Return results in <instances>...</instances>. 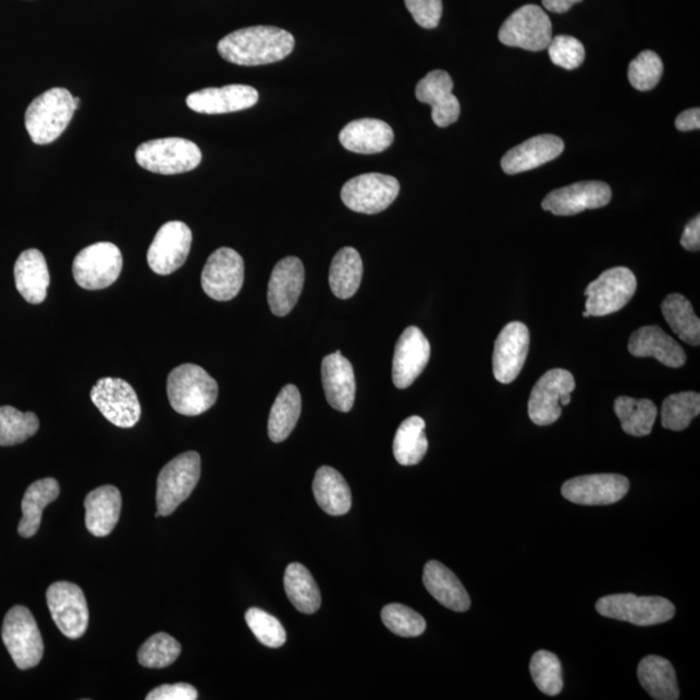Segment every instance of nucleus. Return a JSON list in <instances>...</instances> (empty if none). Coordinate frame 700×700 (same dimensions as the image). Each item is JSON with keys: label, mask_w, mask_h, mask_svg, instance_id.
I'll list each match as a JSON object with an SVG mask.
<instances>
[{"label": "nucleus", "mask_w": 700, "mask_h": 700, "mask_svg": "<svg viewBox=\"0 0 700 700\" xmlns=\"http://www.w3.org/2000/svg\"><path fill=\"white\" fill-rule=\"evenodd\" d=\"M217 49L229 63L242 66L268 65L291 56L295 49V38L277 26H249L223 37Z\"/></svg>", "instance_id": "nucleus-1"}, {"label": "nucleus", "mask_w": 700, "mask_h": 700, "mask_svg": "<svg viewBox=\"0 0 700 700\" xmlns=\"http://www.w3.org/2000/svg\"><path fill=\"white\" fill-rule=\"evenodd\" d=\"M78 106L79 99L63 87H53L34 99L25 112V127L33 143L45 146L56 142L71 124Z\"/></svg>", "instance_id": "nucleus-2"}, {"label": "nucleus", "mask_w": 700, "mask_h": 700, "mask_svg": "<svg viewBox=\"0 0 700 700\" xmlns=\"http://www.w3.org/2000/svg\"><path fill=\"white\" fill-rule=\"evenodd\" d=\"M168 397L173 409L182 416H200L216 404L219 384L202 367L181 365L169 373Z\"/></svg>", "instance_id": "nucleus-3"}, {"label": "nucleus", "mask_w": 700, "mask_h": 700, "mask_svg": "<svg viewBox=\"0 0 700 700\" xmlns=\"http://www.w3.org/2000/svg\"><path fill=\"white\" fill-rule=\"evenodd\" d=\"M200 148L183 138H161L143 143L135 160L143 169L156 174L173 175L192 172L200 165Z\"/></svg>", "instance_id": "nucleus-4"}, {"label": "nucleus", "mask_w": 700, "mask_h": 700, "mask_svg": "<svg viewBox=\"0 0 700 700\" xmlns=\"http://www.w3.org/2000/svg\"><path fill=\"white\" fill-rule=\"evenodd\" d=\"M201 475L199 453L186 452L170 460L158 478V513L172 515L193 494Z\"/></svg>", "instance_id": "nucleus-5"}, {"label": "nucleus", "mask_w": 700, "mask_h": 700, "mask_svg": "<svg viewBox=\"0 0 700 700\" xmlns=\"http://www.w3.org/2000/svg\"><path fill=\"white\" fill-rule=\"evenodd\" d=\"M2 638L12 661L19 670L37 667L42 661L45 644L36 618L24 606H15L7 613Z\"/></svg>", "instance_id": "nucleus-6"}, {"label": "nucleus", "mask_w": 700, "mask_h": 700, "mask_svg": "<svg viewBox=\"0 0 700 700\" xmlns=\"http://www.w3.org/2000/svg\"><path fill=\"white\" fill-rule=\"evenodd\" d=\"M597 613L614 621L627 622L638 627L667 623L676 614L673 603L663 597L613 594L601 598Z\"/></svg>", "instance_id": "nucleus-7"}, {"label": "nucleus", "mask_w": 700, "mask_h": 700, "mask_svg": "<svg viewBox=\"0 0 700 700\" xmlns=\"http://www.w3.org/2000/svg\"><path fill=\"white\" fill-rule=\"evenodd\" d=\"M122 271V254L110 242L91 244L81 250L73 261V277L81 288L105 290L119 280Z\"/></svg>", "instance_id": "nucleus-8"}, {"label": "nucleus", "mask_w": 700, "mask_h": 700, "mask_svg": "<svg viewBox=\"0 0 700 700\" xmlns=\"http://www.w3.org/2000/svg\"><path fill=\"white\" fill-rule=\"evenodd\" d=\"M499 38L509 47L527 51L548 49L553 38V26L548 13L540 5L526 4L508 16L501 26Z\"/></svg>", "instance_id": "nucleus-9"}, {"label": "nucleus", "mask_w": 700, "mask_h": 700, "mask_svg": "<svg viewBox=\"0 0 700 700\" xmlns=\"http://www.w3.org/2000/svg\"><path fill=\"white\" fill-rule=\"evenodd\" d=\"M400 194V183L394 176L367 173L346 182L342 200L353 212L378 214L392 206Z\"/></svg>", "instance_id": "nucleus-10"}, {"label": "nucleus", "mask_w": 700, "mask_h": 700, "mask_svg": "<svg viewBox=\"0 0 700 700\" xmlns=\"http://www.w3.org/2000/svg\"><path fill=\"white\" fill-rule=\"evenodd\" d=\"M637 280L628 268H613L604 271L586 290V310L590 317L613 315L634 298Z\"/></svg>", "instance_id": "nucleus-11"}, {"label": "nucleus", "mask_w": 700, "mask_h": 700, "mask_svg": "<svg viewBox=\"0 0 700 700\" xmlns=\"http://www.w3.org/2000/svg\"><path fill=\"white\" fill-rule=\"evenodd\" d=\"M47 606L53 623L65 637L78 640L88 628V607L83 589L76 584L58 581L47 589Z\"/></svg>", "instance_id": "nucleus-12"}, {"label": "nucleus", "mask_w": 700, "mask_h": 700, "mask_svg": "<svg viewBox=\"0 0 700 700\" xmlns=\"http://www.w3.org/2000/svg\"><path fill=\"white\" fill-rule=\"evenodd\" d=\"M90 397L110 423L132 428L138 423L142 407L137 392L122 379L103 378L93 386Z\"/></svg>", "instance_id": "nucleus-13"}, {"label": "nucleus", "mask_w": 700, "mask_h": 700, "mask_svg": "<svg viewBox=\"0 0 700 700\" xmlns=\"http://www.w3.org/2000/svg\"><path fill=\"white\" fill-rule=\"evenodd\" d=\"M244 261L236 250L220 248L209 256L201 273L204 292L216 302L233 300L243 287Z\"/></svg>", "instance_id": "nucleus-14"}, {"label": "nucleus", "mask_w": 700, "mask_h": 700, "mask_svg": "<svg viewBox=\"0 0 700 700\" xmlns=\"http://www.w3.org/2000/svg\"><path fill=\"white\" fill-rule=\"evenodd\" d=\"M193 246V233L186 223L162 224L147 254L149 268L159 275H170L183 267Z\"/></svg>", "instance_id": "nucleus-15"}, {"label": "nucleus", "mask_w": 700, "mask_h": 700, "mask_svg": "<svg viewBox=\"0 0 700 700\" xmlns=\"http://www.w3.org/2000/svg\"><path fill=\"white\" fill-rule=\"evenodd\" d=\"M573 373L563 369L549 370L533 386L528 401V416L536 426H550L562 416L561 400L575 390Z\"/></svg>", "instance_id": "nucleus-16"}, {"label": "nucleus", "mask_w": 700, "mask_h": 700, "mask_svg": "<svg viewBox=\"0 0 700 700\" xmlns=\"http://www.w3.org/2000/svg\"><path fill=\"white\" fill-rule=\"evenodd\" d=\"M629 480L623 475H586L564 482L562 494L576 505L606 506L622 501L629 492Z\"/></svg>", "instance_id": "nucleus-17"}, {"label": "nucleus", "mask_w": 700, "mask_h": 700, "mask_svg": "<svg viewBox=\"0 0 700 700\" xmlns=\"http://www.w3.org/2000/svg\"><path fill=\"white\" fill-rule=\"evenodd\" d=\"M607 183L598 181L577 182L554 189L542 201V208L555 216H575L584 210L606 207L611 200Z\"/></svg>", "instance_id": "nucleus-18"}, {"label": "nucleus", "mask_w": 700, "mask_h": 700, "mask_svg": "<svg viewBox=\"0 0 700 700\" xmlns=\"http://www.w3.org/2000/svg\"><path fill=\"white\" fill-rule=\"evenodd\" d=\"M431 357V345L418 328H407L394 348L392 379L400 390L409 389L425 371Z\"/></svg>", "instance_id": "nucleus-19"}, {"label": "nucleus", "mask_w": 700, "mask_h": 700, "mask_svg": "<svg viewBox=\"0 0 700 700\" xmlns=\"http://www.w3.org/2000/svg\"><path fill=\"white\" fill-rule=\"evenodd\" d=\"M529 342L525 323L512 322L501 331L493 352V373L500 383L509 384L519 377L527 361Z\"/></svg>", "instance_id": "nucleus-20"}, {"label": "nucleus", "mask_w": 700, "mask_h": 700, "mask_svg": "<svg viewBox=\"0 0 700 700\" xmlns=\"http://www.w3.org/2000/svg\"><path fill=\"white\" fill-rule=\"evenodd\" d=\"M258 98L260 95L253 86L229 85L189 94L186 103L189 110L197 113L223 114L248 110L257 105Z\"/></svg>", "instance_id": "nucleus-21"}, {"label": "nucleus", "mask_w": 700, "mask_h": 700, "mask_svg": "<svg viewBox=\"0 0 700 700\" xmlns=\"http://www.w3.org/2000/svg\"><path fill=\"white\" fill-rule=\"evenodd\" d=\"M453 88L451 74L440 70L428 73L417 85V99L432 107V120L439 127L451 126L459 119L460 105Z\"/></svg>", "instance_id": "nucleus-22"}, {"label": "nucleus", "mask_w": 700, "mask_h": 700, "mask_svg": "<svg viewBox=\"0 0 700 700\" xmlns=\"http://www.w3.org/2000/svg\"><path fill=\"white\" fill-rule=\"evenodd\" d=\"M304 282L305 269L300 258L285 257L275 265L268 287V302L275 316L290 315L300 298Z\"/></svg>", "instance_id": "nucleus-23"}, {"label": "nucleus", "mask_w": 700, "mask_h": 700, "mask_svg": "<svg viewBox=\"0 0 700 700\" xmlns=\"http://www.w3.org/2000/svg\"><path fill=\"white\" fill-rule=\"evenodd\" d=\"M563 149L564 143L560 137L552 134L537 135L509 149L502 158L501 167L509 175L529 172L560 158Z\"/></svg>", "instance_id": "nucleus-24"}, {"label": "nucleus", "mask_w": 700, "mask_h": 700, "mask_svg": "<svg viewBox=\"0 0 700 700\" xmlns=\"http://www.w3.org/2000/svg\"><path fill=\"white\" fill-rule=\"evenodd\" d=\"M322 382L330 406L349 413L356 400V378L353 366L339 351L322 361Z\"/></svg>", "instance_id": "nucleus-25"}, {"label": "nucleus", "mask_w": 700, "mask_h": 700, "mask_svg": "<svg viewBox=\"0 0 700 700\" xmlns=\"http://www.w3.org/2000/svg\"><path fill=\"white\" fill-rule=\"evenodd\" d=\"M628 349L631 356L654 357L656 361L673 369H678L686 363L683 346L659 326H644L634 332L629 339Z\"/></svg>", "instance_id": "nucleus-26"}, {"label": "nucleus", "mask_w": 700, "mask_h": 700, "mask_svg": "<svg viewBox=\"0 0 700 700\" xmlns=\"http://www.w3.org/2000/svg\"><path fill=\"white\" fill-rule=\"evenodd\" d=\"M345 149L361 155L384 152L392 146L394 133L382 120L361 119L349 122L339 134Z\"/></svg>", "instance_id": "nucleus-27"}, {"label": "nucleus", "mask_w": 700, "mask_h": 700, "mask_svg": "<svg viewBox=\"0 0 700 700\" xmlns=\"http://www.w3.org/2000/svg\"><path fill=\"white\" fill-rule=\"evenodd\" d=\"M122 499L118 488L103 486L94 489L85 500L86 528L95 537L111 535L118 526Z\"/></svg>", "instance_id": "nucleus-28"}, {"label": "nucleus", "mask_w": 700, "mask_h": 700, "mask_svg": "<svg viewBox=\"0 0 700 700\" xmlns=\"http://www.w3.org/2000/svg\"><path fill=\"white\" fill-rule=\"evenodd\" d=\"M16 288L29 304H42L50 287V271L38 249L24 250L15 263Z\"/></svg>", "instance_id": "nucleus-29"}, {"label": "nucleus", "mask_w": 700, "mask_h": 700, "mask_svg": "<svg viewBox=\"0 0 700 700\" xmlns=\"http://www.w3.org/2000/svg\"><path fill=\"white\" fill-rule=\"evenodd\" d=\"M423 584L430 594L449 610L465 613L471 607V598L458 577L438 561L426 564Z\"/></svg>", "instance_id": "nucleus-30"}, {"label": "nucleus", "mask_w": 700, "mask_h": 700, "mask_svg": "<svg viewBox=\"0 0 700 700\" xmlns=\"http://www.w3.org/2000/svg\"><path fill=\"white\" fill-rule=\"evenodd\" d=\"M312 493L319 507L332 516H342L349 513L352 507V492L348 482L335 468L323 466L316 474L312 481Z\"/></svg>", "instance_id": "nucleus-31"}, {"label": "nucleus", "mask_w": 700, "mask_h": 700, "mask_svg": "<svg viewBox=\"0 0 700 700\" xmlns=\"http://www.w3.org/2000/svg\"><path fill=\"white\" fill-rule=\"evenodd\" d=\"M60 494L58 480L45 478L33 482L24 494L22 509L23 519L19 525V533L24 539H30L39 531L44 509L57 501Z\"/></svg>", "instance_id": "nucleus-32"}, {"label": "nucleus", "mask_w": 700, "mask_h": 700, "mask_svg": "<svg viewBox=\"0 0 700 700\" xmlns=\"http://www.w3.org/2000/svg\"><path fill=\"white\" fill-rule=\"evenodd\" d=\"M642 688L656 700H677L679 690L675 668L667 659L649 655L637 671Z\"/></svg>", "instance_id": "nucleus-33"}, {"label": "nucleus", "mask_w": 700, "mask_h": 700, "mask_svg": "<svg viewBox=\"0 0 700 700\" xmlns=\"http://www.w3.org/2000/svg\"><path fill=\"white\" fill-rule=\"evenodd\" d=\"M364 274L363 258L352 247L340 249L332 260L329 283L332 294L346 300L356 295Z\"/></svg>", "instance_id": "nucleus-34"}, {"label": "nucleus", "mask_w": 700, "mask_h": 700, "mask_svg": "<svg viewBox=\"0 0 700 700\" xmlns=\"http://www.w3.org/2000/svg\"><path fill=\"white\" fill-rule=\"evenodd\" d=\"M285 594L303 614H315L321 607V591L309 569L300 563H291L284 574Z\"/></svg>", "instance_id": "nucleus-35"}, {"label": "nucleus", "mask_w": 700, "mask_h": 700, "mask_svg": "<svg viewBox=\"0 0 700 700\" xmlns=\"http://www.w3.org/2000/svg\"><path fill=\"white\" fill-rule=\"evenodd\" d=\"M302 414V394L294 384L285 385L278 394L270 410L269 438L274 443H282L296 427Z\"/></svg>", "instance_id": "nucleus-36"}, {"label": "nucleus", "mask_w": 700, "mask_h": 700, "mask_svg": "<svg viewBox=\"0 0 700 700\" xmlns=\"http://www.w3.org/2000/svg\"><path fill=\"white\" fill-rule=\"evenodd\" d=\"M428 451L426 421L414 416L400 425L393 440L394 458L403 466H416L425 458Z\"/></svg>", "instance_id": "nucleus-37"}, {"label": "nucleus", "mask_w": 700, "mask_h": 700, "mask_svg": "<svg viewBox=\"0 0 700 700\" xmlns=\"http://www.w3.org/2000/svg\"><path fill=\"white\" fill-rule=\"evenodd\" d=\"M614 410L622 428L630 437L642 438L651 433L658 417V407L650 400L627 396L616 398Z\"/></svg>", "instance_id": "nucleus-38"}, {"label": "nucleus", "mask_w": 700, "mask_h": 700, "mask_svg": "<svg viewBox=\"0 0 700 700\" xmlns=\"http://www.w3.org/2000/svg\"><path fill=\"white\" fill-rule=\"evenodd\" d=\"M662 312L672 331L683 342L692 346L700 344V321L688 298L679 294L665 297Z\"/></svg>", "instance_id": "nucleus-39"}, {"label": "nucleus", "mask_w": 700, "mask_h": 700, "mask_svg": "<svg viewBox=\"0 0 700 700\" xmlns=\"http://www.w3.org/2000/svg\"><path fill=\"white\" fill-rule=\"evenodd\" d=\"M39 430L36 414L23 413L12 406H0V446H12L29 440Z\"/></svg>", "instance_id": "nucleus-40"}, {"label": "nucleus", "mask_w": 700, "mask_h": 700, "mask_svg": "<svg viewBox=\"0 0 700 700\" xmlns=\"http://www.w3.org/2000/svg\"><path fill=\"white\" fill-rule=\"evenodd\" d=\"M700 413V394L681 392L671 394L662 407V426L671 431H684Z\"/></svg>", "instance_id": "nucleus-41"}, {"label": "nucleus", "mask_w": 700, "mask_h": 700, "mask_svg": "<svg viewBox=\"0 0 700 700\" xmlns=\"http://www.w3.org/2000/svg\"><path fill=\"white\" fill-rule=\"evenodd\" d=\"M533 683L543 695L555 697L563 690L562 664L553 652L537 651L529 664Z\"/></svg>", "instance_id": "nucleus-42"}, {"label": "nucleus", "mask_w": 700, "mask_h": 700, "mask_svg": "<svg viewBox=\"0 0 700 700\" xmlns=\"http://www.w3.org/2000/svg\"><path fill=\"white\" fill-rule=\"evenodd\" d=\"M181 643L167 634H156L142 644L138 661L146 668H167L181 655Z\"/></svg>", "instance_id": "nucleus-43"}, {"label": "nucleus", "mask_w": 700, "mask_h": 700, "mask_svg": "<svg viewBox=\"0 0 700 700\" xmlns=\"http://www.w3.org/2000/svg\"><path fill=\"white\" fill-rule=\"evenodd\" d=\"M382 621L392 634L401 637H418L427 628L423 616L398 603L389 604L382 610Z\"/></svg>", "instance_id": "nucleus-44"}, {"label": "nucleus", "mask_w": 700, "mask_h": 700, "mask_svg": "<svg viewBox=\"0 0 700 700\" xmlns=\"http://www.w3.org/2000/svg\"><path fill=\"white\" fill-rule=\"evenodd\" d=\"M663 61L654 51H643L629 64L628 78L638 91L652 90L663 76Z\"/></svg>", "instance_id": "nucleus-45"}, {"label": "nucleus", "mask_w": 700, "mask_h": 700, "mask_svg": "<svg viewBox=\"0 0 700 700\" xmlns=\"http://www.w3.org/2000/svg\"><path fill=\"white\" fill-rule=\"evenodd\" d=\"M246 622L253 634L262 644L271 649L282 648L287 640V634L278 618L261 609H249Z\"/></svg>", "instance_id": "nucleus-46"}, {"label": "nucleus", "mask_w": 700, "mask_h": 700, "mask_svg": "<svg viewBox=\"0 0 700 700\" xmlns=\"http://www.w3.org/2000/svg\"><path fill=\"white\" fill-rule=\"evenodd\" d=\"M549 57L556 66L573 71L579 67L586 59V49L579 39L570 36L552 38L548 46Z\"/></svg>", "instance_id": "nucleus-47"}, {"label": "nucleus", "mask_w": 700, "mask_h": 700, "mask_svg": "<svg viewBox=\"0 0 700 700\" xmlns=\"http://www.w3.org/2000/svg\"><path fill=\"white\" fill-rule=\"evenodd\" d=\"M416 23L425 29H434L443 16V0H405Z\"/></svg>", "instance_id": "nucleus-48"}, {"label": "nucleus", "mask_w": 700, "mask_h": 700, "mask_svg": "<svg viewBox=\"0 0 700 700\" xmlns=\"http://www.w3.org/2000/svg\"><path fill=\"white\" fill-rule=\"evenodd\" d=\"M147 700H196L197 690L193 685L181 683L161 685L146 697Z\"/></svg>", "instance_id": "nucleus-49"}, {"label": "nucleus", "mask_w": 700, "mask_h": 700, "mask_svg": "<svg viewBox=\"0 0 700 700\" xmlns=\"http://www.w3.org/2000/svg\"><path fill=\"white\" fill-rule=\"evenodd\" d=\"M681 246L690 253H698L700 249V217L692 219L684 230Z\"/></svg>", "instance_id": "nucleus-50"}, {"label": "nucleus", "mask_w": 700, "mask_h": 700, "mask_svg": "<svg viewBox=\"0 0 700 700\" xmlns=\"http://www.w3.org/2000/svg\"><path fill=\"white\" fill-rule=\"evenodd\" d=\"M676 127L679 132L699 131L700 128V110L691 108L685 111L676 119Z\"/></svg>", "instance_id": "nucleus-51"}, {"label": "nucleus", "mask_w": 700, "mask_h": 700, "mask_svg": "<svg viewBox=\"0 0 700 700\" xmlns=\"http://www.w3.org/2000/svg\"><path fill=\"white\" fill-rule=\"evenodd\" d=\"M582 0H542L543 9L552 13H566Z\"/></svg>", "instance_id": "nucleus-52"}, {"label": "nucleus", "mask_w": 700, "mask_h": 700, "mask_svg": "<svg viewBox=\"0 0 700 700\" xmlns=\"http://www.w3.org/2000/svg\"><path fill=\"white\" fill-rule=\"evenodd\" d=\"M570 403V394H566V396H563L561 400V405L562 406H567Z\"/></svg>", "instance_id": "nucleus-53"}, {"label": "nucleus", "mask_w": 700, "mask_h": 700, "mask_svg": "<svg viewBox=\"0 0 700 700\" xmlns=\"http://www.w3.org/2000/svg\"><path fill=\"white\" fill-rule=\"evenodd\" d=\"M582 317H584V318H588V317H590V315H589V312H588L587 310H584V312H582Z\"/></svg>", "instance_id": "nucleus-54"}]
</instances>
